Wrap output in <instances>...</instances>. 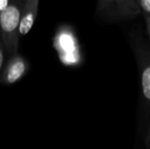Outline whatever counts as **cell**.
<instances>
[{
    "instance_id": "6da1fadb",
    "label": "cell",
    "mask_w": 150,
    "mask_h": 149,
    "mask_svg": "<svg viewBox=\"0 0 150 149\" xmlns=\"http://www.w3.org/2000/svg\"><path fill=\"white\" fill-rule=\"evenodd\" d=\"M25 3V0H9L7 7L0 16V34L9 55L18 53V27Z\"/></svg>"
},
{
    "instance_id": "30bf717a",
    "label": "cell",
    "mask_w": 150,
    "mask_h": 149,
    "mask_svg": "<svg viewBox=\"0 0 150 149\" xmlns=\"http://www.w3.org/2000/svg\"><path fill=\"white\" fill-rule=\"evenodd\" d=\"M145 21H146V25H147V32H148V35H149V39L150 40V16L144 18Z\"/></svg>"
},
{
    "instance_id": "9c48e42d",
    "label": "cell",
    "mask_w": 150,
    "mask_h": 149,
    "mask_svg": "<svg viewBox=\"0 0 150 149\" xmlns=\"http://www.w3.org/2000/svg\"><path fill=\"white\" fill-rule=\"evenodd\" d=\"M9 3V0H0V16L3 13V11L5 10Z\"/></svg>"
},
{
    "instance_id": "277c9868",
    "label": "cell",
    "mask_w": 150,
    "mask_h": 149,
    "mask_svg": "<svg viewBox=\"0 0 150 149\" xmlns=\"http://www.w3.org/2000/svg\"><path fill=\"white\" fill-rule=\"evenodd\" d=\"M27 61L18 53L10 55L0 76V82L4 85H11L18 82L28 71Z\"/></svg>"
},
{
    "instance_id": "5b68a950",
    "label": "cell",
    "mask_w": 150,
    "mask_h": 149,
    "mask_svg": "<svg viewBox=\"0 0 150 149\" xmlns=\"http://www.w3.org/2000/svg\"><path fill=\"white\" fill-rule=\"evenodd\" d=\"M39 4L40 0H25L18 27L19 38L26 35L32 29L37 18Z\"/></svg>"
},
{
    "instance_id": "ba28073f",
    "label": "cell",
    "mask_w": 150,
    "mask_h": 149,
    "mask_svg": "<svg viewBox=\"0 0 150 149\" xmlns=\"http://www.w3.org/2000/svg\"><path fill=\"white\" fill-rule=\"evenodd\" d=\"M144 146H145V149H150V120L144 139Z\"/></svg>"
},
{
    "instance_id": "8992f818",
    "label": "cell",
    "mask_w": 150,
    "mask_h": 149,
    "mask_svg": "<svg viewBox=\"0 0 150 149\" xmlns=\"http://www.w3.org/2000/svg\"><path fill=\"white\" fill-rule=\"evenodd\" d=\"M144 18L150 16V0H136Z\"/></svg>"
},
{
    "instance_id": "3957f363",
    "label": "cell",
    "mask_w": 150,
    "mask_h": 149,
    "mask_svg": "<svg viewBox=\"0 0 150 149\" xmlns=\"http://www.w3.org/2000/svg\"><path fill=\"white\" fill-rule=\"evenodd\" d=\"M131 47L139 71L142 101L150 110V40L135 34L131 38Z\"/></svg>"
},
{
    "instance_id": "52a82bcc",
    "label": "cell",
    "mask_w": 150,
    "mask_h": 149,
    "mask_svg": "<svg viewBox=\"0 0 150 149\" xmlns=\"http://www.w3.org/2000/svg\"><path fill=\"white\" fill-rule=\"evenodd\" d=\"M6 54V50H5V47L2 39V36L0 34V72L2 70L3 65H4V57Z\"/></svg>"
},
{
    "instance_id": "7a4b0ae2",
    "label": "cell",
    "mask_w": 150,
    "mask_h": 149,
    "mask_svg": "<svg viewBox=\"0 0 150 149\" xmlns=\"http://www.w3.org/2000/svg\"><path fill=\"white\" fill-rule=\"evenodd\" d=\"M96 15L106 22H121L142 15L136 0H98Z\"/></svg>"
}]
</instances>
